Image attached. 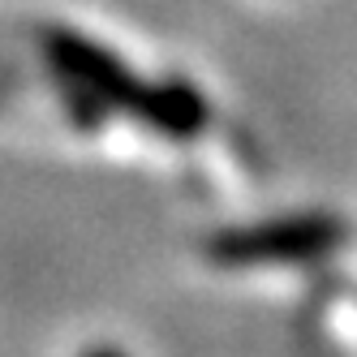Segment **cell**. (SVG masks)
Here are the masks:
<instances>
[{"label":"cell","instance_id":"obj_1","mask_svg":"<svg viewBox=\"0 0 357 357\" xmlns=\"http://www.w3.org/2000/svg\"><path fill=\"white\" fill-rule=\"evenodd\" d=\"M340 220L331 215H297V220H275L263 228H245V233L220 237L211 245V259L228 267L245 263H310L323 259L327 250H336L340 241Z\"/></svg>","mask_w":357,"mask_h":357}]
</instances>
